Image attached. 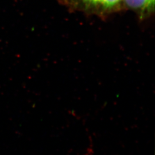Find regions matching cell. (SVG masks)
Listing matches in <instances>:
<instances>
[{
  "instance_id": "6da1fadb",
  "label": "cell",
  "mask_w": 155,
  "mask_h": 155,
  "mask_svg": "<svg viewBox=\"0 0 155 155\" xmlns=\"http://www.w3.org/2000/svg\"><path fill=\"white\" fill-rule=\"evenodd\" d=\"M63 5L74 11L106 16L121 9L123 0H60Z\"/></svg>"
},
{
  "instance_id": "7a4b0ae2",
  "label": "cell",
  "mask_w": 155,
  "mask_h": 155,
  "mask_svg": "<svg viewBox=\"0 0 155 155\" xmlns=\"http://www.w3.org/2000/svg\"><path fill=\"white\" fill-rule=\"evenodd\" d=\"M123 6L136 12L143 18L154 13L155 0H123Z\"/></svg>"
}]
</instances>
